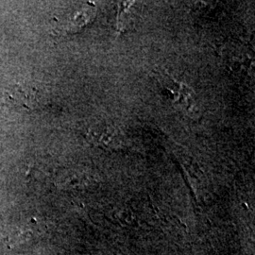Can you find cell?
I'll list each match as a JSON object with an SVG mask.
<instances>
[{"instance_id":"1","label":"cell","mask_w":255,"mask_h":255,"mask_svg":"<svg viewBox=\"0 0 255 255\" xmlns=\"http://www.w3.org/2000/svg\"><path fill=\"white\" fill-rule=\"evenodd\" d=\"M39 92L32 85L25 82L16 83L9 92V100L24 109H36L39 106Z\"/></svg>"},{"instance_id":"2","label":"cell","mask_w":255,"mask_h":255,"mask_svg":"<svg viewBox=\"0 0 255 255\" xmlns=\"http://www.w3.org/2000/svg\"><path fill=\"white\" fill-rule=\"evenodd\" d=\"M71 19H63L60 21V26L68 32L78 31L81 27L86 25L93 16L92 9H82L71 14Z\"/></svg>"}]
</instances>
